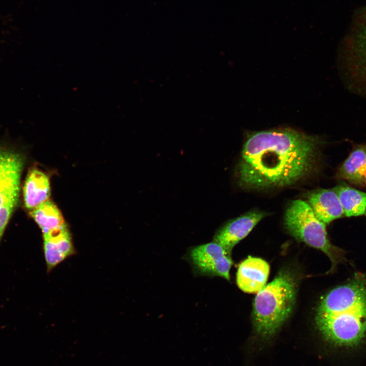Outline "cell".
Wrapping results in <instances>:
<instances>
[{
  "label": "cell",
  "mask_w": 366,
  "mask_h": 366,
  "mask_svg": "<svg viewBox=\"0 0 366 366\" xmlns=\"http://www.w3.org/2000/svg\"><path fill=\"white\" fill-rule=\"evenodd\" d=\"M323 142L290 128L248 134L237 167L238 182L255 190L294 185L313 172Z\"/></svg>",
  "instance_id": "1"
},
{
  "label": "cell",
  "mask_w": 366,
  "mask_h": 366,
  "mask_svg": "<svg viewBox=\"0 0 366 366\" xmlns=\"http://www.w3.org/2000/svg\"><path fill=\"white\" fill-rule=\"evenodd\" d=\"M315 325L326 346L346 357L366 350V274L329 291L316 310Z\"/></svg>",
  "instance_id": "2"
},
{
  "label": "cell",
  "mask_w": 366,
  "mask_h": 366,
  "mask_svg": "<svg viewBox=\"0 0 366 366\" xmlns=\"http://www.w3.org/2000/svg\"><path fill=\"white\" fill-rule=\"evenodd\" d=\"M296 280L282 270L257 293L253 307L254 331L263 340L274 336L291 314L296 297Z\"/></svg>",
  "instance_id": "3"
},
{
  "label": "cell",
  "mask_w": 366,
  "mask_h": 366,
  "mask_svg": "<svg viewBox=\"0 0 366 366\" xmlns=\"http://www.w3.org/2000/svg\"><path fill=\"white\" fill-rule=\"evenodd\" d=\"M284 226L297 241L323 252L331 263L330 272L346 260L345 252L329 240L326 225L318 219L308 202L292 201L286 209Z\"/></svg>",
  "instance_id": "4"
},
{
  "label": "cell",
  "mask_w": 366,
  "mask_h": 366,
  "mask_svg": "<svg viewBox=\"0 0 366 366\" xmlns=\"http://www.w3.org/2000/svg\"><path fill=\"white\" fill-rule=\"evenodd\" d=\"M339 56L346 88L366 98V8L344 39Z\"/></svg>",
  "instance_id": "5"
},
{
  "label": "cell",
  "mask_w": 366,
  "mask_h": 366,
  "mask_svg": "<svg viewBox=\"0 0 366 366\" xmlns=\"http://www.w3.org/2000/svg\"><path fill=\"white\" fill-rule=\"evenodd\" d=\"M185 257L195 274L220 277L230 281L233 265L231 254L220 245L212 241L192 247Z\"/></svg>",
  "instance_id": "6"
},
{
  "label": "cell",
  "mask_w": 366,
  "mask_h": 366,
  "mask_svg": "<svg viewBox=\"0 0 366 366\" xmlns=\"http://www.w3.org/2000/svg\"><path fill=\"white\" fill-rule=\"evenodd\" d=\"M24 158L19 152L0 146V207L18 199Z\"/></svg>",
  "instance_id": "7"
},
{
  "label": "cell",
  "mask_w": 366,
  "mask_h": 366,
  "mask_svg": "<svg viewBox=\"0 0 366 366\" xmlns=\"http://www.w3.org/2000/svg\"><path fill=\"white\" fill-rule=\"evenodd\" d=\"M265 216L264 212L255 210L232 219L217 231L212 241L231 254L233 247L245 238Z\"/></svg>",
  "instance_id": "8"
},
{
  "label": "cell",
  "mask_w": 366,
  "mask_h": 366,
  "mask_svg": "<svg viewBox=\"0 0 366 366\" xmlns=\"http://www.w3.org/2000/svg\"><path fill=\"white\" fill-rule=\"evenodd\" d=\"M43 251L48 272L76 253L72 235L66 224L43 234Z\"/></svg>",
  "instance_id": "9"
},
{
  "label": "cell",
  "mask_w": 366,
  "mask_h": 366,
  "mask_svg": "<svg viewBox=\"0 0 366 366\" xmlns=\"http://www.w3.org/2000/svg\"><path fill=\"white\" fill-rule=\"evenodd\" d=\"M269 269V265L266 261L249 256L238 266L237 285L244 292L257 293L266 285Z\"/></svg>",
  "instance_id": "10"
},
{
  "label": "cell",
  "mask_w": 366,
  "mask_h": 366,
  "mask_svg": "<svg viewBox=\"0 0 366 366\" xmlns=\"http://www.w3.org/2000/svg\"><path fill=\"white\" fill-rule=\"evenodd\" d=\"M308 203L319 220L325 225L344 215V211L335 191L320 189L310 193Z\"/></svg>",
  "instance_id": "11"
},
{
  "label": "cell",
  "mask_w": 366,
  "mask_h": 366,
  "mask_svg": "<svg viewBox=\"0 0 366 366\" xmlns=\"http://www.w3.org/2000/svg\"><path fill=\"white\" fill-rule=\"evenodd\" d=\"M23 193L25 207L29 210L34 209L50 197L48 176L37 168L32 169L26 178Z\"/></svg>",
  "instance_id": "12"
},
{
  "label": "cell",
  "mask_w": 366,
  "mask_h": 366,
  "mask_svg": "<svg viewBox=\"0 0 366 366\" xmlns=\"http://www.w3.org/2000/svg\"><path fill=\"white\" fill-rule=\"evenodd\" d=\"M366 168V145L357 146L340 168L339 178L357 185L362 184V177Z\"/></svg>",
  "instance_id": "13"
},
{
  "label": "cell",
  "mask_w": 366,
  "mask_h": 366,
  "mask_svg": "<svg viewBox=\"0 0 366 366\" xmlns=\"http://www.w3.org/2000/svg\"><path fill=\"white\" fill-rule=\"evenodd\" d=\"M333 189L338 195L345 216L351 217L365 215L366 193L346 185H340Z\"/></svg>",
  "instance_id": "14"
},
{
  "label": "cell",
  "mask_w": 366,
  "mask_h": 366,
  "mask_svg": "<svg viewBox=\"0 0 366 366\" xmlns=\"http://www.w3.org/2000/svg\"><path fill=\"white\" fill-rule=\"evenodd\" d=\"M31 216L41 229L43 234L65 224L59 209L53 202L49 200L33 209Z\"/></svg>",
  "instance_id": "15"
},
{
  "label": "cell",
  "mask_w": 366,
  "mask_h": 366,
  "mask_svg": "<svg viewBox=\"0 0 366 366\" xmlns=\"http://www.w3.org/2000/svg\"><path fill=\"white\" fill-rule=\"evenodd\" d=\"M18 201V199H13L0 207V240Z\"/></svg>",
  "instance_id": "16"
},
{
  "label": "cell",
  "mask_w": 366,
  "mask_h": 366,
  "mask_svg": "<svg viewBox=\"0 0 366 366\" xmlns=\"http://www.w3.org/2000/svg\"><path fill=\"white\" fill-rule=\"evenodd\" d=\"M362 182H363V184H366V168L364 170V173L363 174Z\"/></svg>",
  "instance_id": "17"
},
{
  "label": "cell",
  "mask_w": 366,
  "mask_h": 366,
  "mask_svg": "<svg viewBox=\"0 0 366 366\" xmlns=\"http://www.w3.org/2000/svg\"><path fill=\"white\" fill-rule=\"evenodd\" d=\"M365 215V216H366V212H365V215Z\"/></svg>",
  "instance_id": "18"
}]
</instances>
